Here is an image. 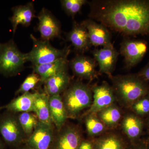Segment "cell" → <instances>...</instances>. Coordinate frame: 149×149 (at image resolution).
Wrapping results in <instances>:
<instances>
[{"mask_svg": "<svg viewBox=\"0 0 149 149\" xmlns=\"http://www.w3.org/2000/svg\"><path fill=\"white\" fill-rule=\"evenodd\" d=\"M96 62L94 58L81 55L74 57L69 64L75 75L83 79L92 80L97 75L95 70Z\"/></svg>", "mask_w": 149, "mask_h": 149, "instance_id": "obj_14", "label": "cell"}, {"mask_svg": "<svg viewBox=\"0 0 149 149\" xmlns=\"http://www.w3.org/2000/svg\"><path fill=\"white\" fill-rule=\"evenodd\" d=\"M93 93V101L86 115L95 114L99 111L111 105L115 99L112 87L107 82H104L100 85L92 88Z\"/></svg>", "mask_w": 149, "mask_h": 149, "instance_id": "obj_8", "label": "cell"}, {"mask_svg": "<svg viewBox=\"0 0 149 149\" xmlns=\"http://www.w3.org/2000/svg\"><path fill=\"white\" fill-rule=\"evenodd\" d=\"M41 82V78L39 75L34 72L28 75L21 86L16 92L15 94H24L28 93L35 88L39 82Z\"/></svg>", "mask_w": 149, "mask_h": 149, "instance_id": "obj_28", "label": "cell"}, {"mask_svg": "<svg viewBox=\"0 0 149 149\" xmlns=\"http://www.w3.org/2000/svg\"><path fill=\"white\" fill-rule=\"evenodd\" d=\"M81 23L88 31L91 46L103 47L113 46L111 43V32L104 24L90 18L84 20Z\"/></svg>", "mask_w": 149, "mask_h": 149, "instance_id": "obj_9", "label": "cell"}, {"mask_svg": "<svg viewBox=\"0 0 149 149\" xmlns=\"http://www.w3.org/2000/svg\"><path fill=\"white\" fill-rule=\"evenodd\" d=\"M38 29L42 40L49 41L56 37H60L61 28L58 22L45 8H43L38 14Z\"/></svg>", "mask_w": 149, "mask_h": 149, "instance_id": "obj_13", "label": "cell"}, {"mask_svg": "<svg viewBox=\"0 0 149 149\" xmlns=\"http://www.w3.org/2000/svg\"><path fill=\"white\" fill-rule=\"evenodd\" d=\"M54 137L49 149H78L82 140L80 131L75 127L68 126L61 129Z\"/></svg>", "mask_w": 149, "mask_h": 149, "instance_id": "obj_10", "label": "cell"}, {"mask_svg": "<svg viewBox=\"0 0 149 149\" xmlns=\"http://www.w3.org/2000/svg\"><path fill=\"white\" fill-rule=\"evenodd\" d=\"M17 118L24 134L31 136L39 121L37 116L30 112L20 113Z\"/></svg>", "mask_w": 149, "mask_h": 149, "instance_id": "obj_25", "label": "cell"}, {"mask_svg": "<svg viewBox=\"0 0 149 149\" xmlns=\"http://www.w3.org/2000/svg\"><path fill=\"white\" fill-rule=\"evenodd\" d=\"M30 37L33 42L32 49L27 53V61L32 63L33 66L49 63L67 57L70 50L68 48L59 49L51 45L49 41L39 40L32 35Z\"/></svg>", "mask_w": 149, "mask_h": 149, "instance_id": "obj_5", "label": "cell"}, {"mask_svg": "<svg viewBox=\"0 0 149 149\" xmlns=\"http://www.w3.org/2000/svg\"><path fill=\"white\" fill-rule=\"evenodd\" d=\"M18 149H33L30 147L29 146H27V144H26V146H24L23 147H21V148H18Z\"/></svg>", "mask_w": 149, "mask_h": 149, "instance_id": "obj_34", "label": "cell"}, {"mask_svg": "<svg viewBox=\"0 0 149 149\" xmlns=\"http://www.w3.org/2000/svg\"><path fill=\"white\" fill-rule=\"evenodd\" d=\"M49 103L52 121L60 130L68 118L62 98L60 95L49 97Z\"/></svg>", "mask_w": 149, "mask_h": 149, "instance_id": "obj_21", "label": "cell"}, {"mask_svg": "<svg viewBox=\"0 0 149 149\" xmlns=\"http://www.w3.org/2000/svg\"><path fill=\"white\" fill-rule=\"evenodd\" d=\"M0 135L10 146H18L24 141L25 134L14 113L8 111L0 117Z\"/></svg>", "mask_w": 149, "mask_h": 149, "instance_id": "obj_6", "label": "cell"}, {"mask_svg": "<svg viewBox=\"0 0 149 149\" xmlns=\"http://www.w3.org/2000/svg\"><path fill=\"white\" fill-rule=\"evenodd\" d=\"M148 141V145L149 146V139H148V141Z\"/></svg>", "mask_w": 149, "mask_h": 149, "instance_id": "obj_35", "label": "cell"}, {"mask_svg": "<svg viewBox=\"0 0 149 149\" xmlns=\"http://www.w3.org/2000/svg\"><path fill=\"white\" fill-rule=\"evenodd\" d=\"M90 19L125 36L149 35V0H93Z\"/></svg>", "mask_w": 149, "mask_h": 149, "instance_id": "obj_1", "label": "cell"}, {"mask_svg": "<svg viewBox=\"0 0 149 149\" xmlns=\"http://www.w3.org/2000/svg\"><path fill=\"white\" fill-rule=\"evenodd\" d=\"M147 50L148 46L144 41L125 39L120 44L119 54L124 57L126 68L129 69L141 61Z\"/></svg>", "mask_w": 149, "mask_h": 149, "instance_id": "obj_7", "label": "cell"}, {"mask_svg": "<svg viewBox=\"0 0 149 149\" xmlns=\"http://www.w3.org/2000/svg\"><path fill=\"white\" fill-rule=\"evenodd\" d=\"M110 78L115 95L128 106L149 95L148 83L138 74L111 76Z\"/></svg>", "mask_w": 149, "mask_h": 149, "instance_id": "obj_2", "label": "cell"}, {"mask_svg": "<svg viewBox=\"0 0 149 149\" xmlns=\"http://www.w3.org/2000/svg\"><path fill=\"white\" fill-rule=\"evenodd\" d=\"M78 149H94L91 141L88 140L82 141Z\"/></svg>", "mask_w": 149, "mask_h": 149, "instance_id": "obj_32", "label": "cell"}, {"mask_svg": "<svg viewBox=\"0 0 149 149\" xmlns=\"http://www.w3.org/2000/svg\"><path fill=\"white\" fill-rule=\"evenodd\" d=\"M126 149H149V146L147 141L139 140L128 145Z\"/></svg>", "mask_w": 149, "mask_h": 149, "instance_id": "obj_30", "label": "cell"}, {"mask_svg": "<svg viewBox=\"0 0 149 149\" xmlns=\"http://www.w3.org/2000/svg\"><path fill=\"white\" fill-rule=\"evenodd\" d=\"M39 93L28 92L18 96L4 106L0 107V110L5 109L8 111L15 113L34 112V104Z\"/></svg>", "mask_w": 149, "mask_h": 149, "instance_id": "obj_16", "label": "cell"}, {"mask_svg": "<svg viewBox=\"0 0 149 149\" xmlns=\"http://www.w3.org/2000/svg\"><path fill=\"white\" fill-rule=\"evenodd\" d=\"M27 61V54L20 52L13 40L0 43V73L6 76L15 75Z\"/></svg>", "mask_w": 149, "mask_h": 149, "instance_id": "obj_4", "label": "cell"}, {"mask_svg": "<svg viewBox=\"0 0 149 149\" xmlns=\"http://www.w3.org/2000/svg\"><path fill=\"white\" fill-rule=\"evenodd\" d=\"M69 65L67 57H65L49 63L34 66L33 71L39 75L41 82L44 83L49 77L62 71L67 70Z\"/></svg>", "mask_w": 149, "mask_h": 149, "instance_id": "obj_18", "label": "cell"}, {"mask_svg": "<svg viewBox=\"0 0 149 149\" xmlns=\"http://www.w3.org/2000/svg\"><path fill=\"white\" fill-rule=\"evenodd\" d=\"M70 78L67 70L48 78L44 82L45 93L49 97L57 95L65 91L69 85Z\"/></svg>", "mask_w": 149, "mask_h": 149, "instance_id": "obj_19", "label": "cell"}, {"mask_svg": "<svg viewBox=\"0 0 149 149\" xmlns=\"http://www.w3.org/2000/svg\"><path fill=\"white\" fill-rule=\"evenodd\" d=\"M97 114L101 121L109 127L117 124L121 118L120 110L113 104L99 111Z\"/></svg>", "mask_w": 149, "mask_h": 149, "instance_id": "obj_24", "label": "cell"}, {"mask_svg": "<svg viewBox=\"0 0 149 149\" xmlns=\"http://www.w3.org/2000/svg\"><path fill=\"white\" fill-rule=\"evenodd\" d=\"M4 145L3 142L0 138V149H4Z\"/></svg>", "mask_w": 149, "mask_h": 149, "instance_id": "obj_33", "label": "cell"}, {"mask_svg": "<svg viewBox=\"0 0 149 149\" xmlns=\"http://www.w3.org/2000/svg\"><path fill=\"white\" fill-rule=\"evenodd\" d=\"M94 149H126L128 145L119 136L109 133L92 141Z\"/></svg>", "mask_w": 149, "mask_h": 149, "instance_id": "obj_22", "label": "cell"}, {"mask_svg": "<svg viewBox=\"0 0 149 149\" xmlns=\"http://www.w3.org/2000/svg\"><path fill=\"white\" fill-rule=\"evenodd\" d=\"M95 115H88L85 120L88 134L92 137L100 134L105 129L104 124Z\"/></svg>", "mask_w": 149, "mask_h": 149, "instance_id": "obj_26", "label": "cell"}, {"mask_svg": "<svg viewBox=\"0 0 149 149\" xmlns=\"http://www.w3.org/2000/svg\"><path fill=\"white\" fill-rule=\"evenodd\" d=\"M54 138L52 125L39 121L26 144L33 149H49Z\"/></svg>", "mask_w": 149, "mask_h": 149, "instance_id": "obj_12", "label": "cell"}, {"mask_svg": "<svg viewBox=\"0 0 149 149\" xmlns=\"http://www.w3.org/2000/svg\"><path fill=\"white\" fill-rule=\"evenodd\" d=\"M92 53L94 59L98 63L100 73L111 77L120 54L119 52L112 46L95 49Z\"/></svg>", "mask_w": 149, "mask_h": 149, "instance_id": "obj_11", "label": "cell"}, {"mask_svg": "<svg viewBox=\"0 0 149 149\" xmlns=\"http://www.w3.org/2000/svg\"><path fill=\"white\" fill-rule=\"evenodd\" d=\"M40 122L52 125L50 111L49 97L45 93H39L34 104V110Z\"/></svg>", "mask_w": 149, "mask_h": 149, "instance_id": "obj_23", "label": "cell"}, {"mask_svg": "<svg viewBox=\"0 0 149 149\" xmlns=\"http://www.w3.org/2000/svg\"><path fill=\"white\" fill-rule=\"evenodd\" d=\"M138 75L149 83V61L146 65L140 71Z\"/></svg>", "mask_w": 149, "mask_h": 149, "instance_id": "obj_31", "label": "cell"}, {"mask_svg": "<svg viewBox=\"0 0 149 149\" xmlns=\"http://www.w3.org/2000/svg\"><path fill=\"white\" fill-rule=\"evenodd\" d=\"M67 38L76 50L83 53L88 50L91 45L87 29L82 23L74 22Z\"/></svg>", "mask_w": 149, "mask_h": 149, "instance_id": "obj_15", "label": "cell"}, {"mask_svg": "<svg viewBox=\"0 0 149 149\" xmlns=\"http://www.w3.org/2000/svg\"><path fill=\"white\" fill-rule=\"evenodd\" d=\"M63 99L68 118H74L92 103V88L87 84L77 82L65 91Z\"/></svg>", "mask_w": 149, "mask_h": 149, "instance_id": "obj_3", "label": "cell"}, {"mask_svg": "<svg viewBox=\"0 0 149 149\" xmlns=\"http://www.w3.org/2000/svg\"><path fill=\"white\" fill-rule=\"evenodd\" d=\"M148 125L149 127V120H148Z\"/></svg>", "mask_w": 149, "mask_h": 149, "instance_id": "obj_36", "label": "cell"}, {"mask_svg": "<svg viewBox=\"0 0 149 149\" xmlns=\"http://www.w3.org/2000/svg\"><path fill=\"white\" fill-rule=\"evenodd\" d=\"M122 128L131 143L139 141L144 128V123L135 114L127 115L122 123Z\"/></svg>", "mask_w": 149, "mask_h": 149, "instance_id": "obj_20", "label": "cell"}, {"mask_svg": "<svg viewBox=\"0 0 149 149\" xmlns=\"http://www.w3.org/2000/svg\"><path fill=\"white\" fill-rule=\"evenodd\" d=\"M135 114L143 116L149 113V95L141 98L130 106Z\"/></svg>", "mask_w": 149, "mask_h": 149, "instance_id": "obj_29", "label": "cell"}, {"mask_svg": "<svg viewBox=\"0 0 149 149\" xmlns=\"http://www.w3.org/2000/svg\"><path fill=\"white\" fill-rule=\"evenodd\" d=\"M12 16L10 18L13 27V32H15L19 25L27 27L31 24L35 17V10L33 3L15 7L13 9Z\"/></svg>", "mask_w": 149, "mask_h": 149, "instance_id": "obj_17", "label": "cell"}, {"mask_svg": "<svg viewBox=\"0 0 149 149\" xmlns=\"http://www.w3.org/2000/svg\"><path fill=\"white\" fill-rule=\"evenodd\" d=\"M61 1L65 11L72 17L80 12L83 6L88 2L86 0H62Z\"/></svg>", "mask_w": 149, "mask_h": 149, "instance_id": "obj_27", "label": "cell"}]
</instances>
